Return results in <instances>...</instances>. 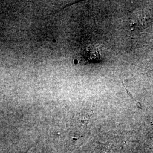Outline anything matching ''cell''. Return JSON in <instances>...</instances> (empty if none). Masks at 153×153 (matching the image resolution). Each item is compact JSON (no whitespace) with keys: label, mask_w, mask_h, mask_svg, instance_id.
Here are the masks:
<instances>
[{"label":"cell","mask_w":153,"mask_h":153,"mask_svg":"<svg viewBox=\"0 0 153 153\" xmlns=\"http://www.w3.org/2000/svg\"><path fill=\"white\" fill-rule=\"evenodd\" d=\"M152 21V17L145 12L139 11L131 19V27L133 30H142L147 27Z\"/></svg>","instance_id":"obj_1"}]
</instances>
